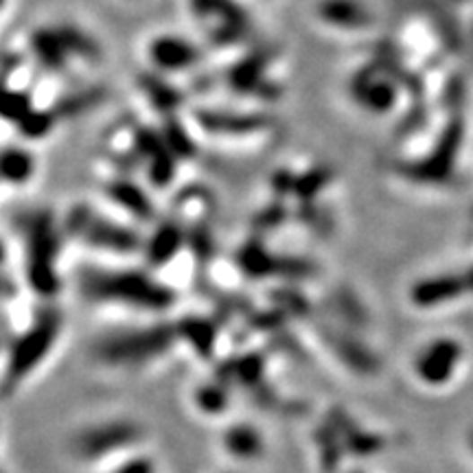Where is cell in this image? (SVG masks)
Listing matches in <instances>:
<instances>
[{
    "label": "cell",
    "mask_w": 473,
    "mask_h": 473,
    "mask_svg": "<svg viewBox=\"0 0 473 473\" xmlns=\"http://www.w3.org/2000/svg\"><path fill=\"white\" fill-rule=\"evenodd\" d=\"M62 337V313L39 311L27 328L16 333L4 357V390H20L48 362Z\"/></svg>",
    "instance_id": "7a4b0ae2"
},
{
    "label": "cell",
    "mask_w": 473,
    "mask_h": 473,
    "mask_svg": "<svg viewBox=\"0 0 473 473\" xmlns=\"http://www.w3.org/2000/svg\"><path fill=\"white\" fill-rule=\"evenodd\" d=\"M38 173V161L27 147L7 145L3 153V180L4 187L22 188L33 182Z\"/></svg>",
    "instance_id": "5bb4252c"
},
{
    "label": "cell",
    "mask_w": 473,
    "mask_h": 473,
    "mask_svg": "<svg viewBox=\"0 0 473 473\" xmlns=\"http://www.w3.org/2000/svg\"><path fill=\"white\" fill-rule=\"evenodd\" d=\"M348 94H353L360 108L372 114H388L397 108L401 91L397 82L381 68H364L353 82H348Z\"/></svg>",
    "instance_id": "30bf717a"
},
{
    "label": "cell",
    "mask_w": 473,
    "mask_h": 473,
    "mask_svg": "<svg viewBox=\"0 0 473 473\" xmlns=\"http://www.w3.org/2000/svg\"><path fill=\"white\" fill-rule=\"evenodd\" d=\"M462 287H465V283L454 276L423 278L410 290V302L419 310H432V307H441L454 301L462 292Z\"/></svg>",
    "instance_id": "7c38bea8"
},
{
    "label": "cell",
    "mask_w": 473,
    "mask_h": 473,
    "mask_svg": "<svg viewBox=\"0 0 473 473\" xmlns=\"http://www.w3.org/2000/svg\"><path fill=\"white\" fill-rule=\"evenodd\" d=\"M469 445H471V450H473V434H471V438H469Z\"/></svg>",
    "instance_id": "e0dca14e"
},
{
    "label": "cell",
    "mask_w": 473,
    "mask_h": 473,
    "mask_svg": "<svg viewBox=\"0 0 473 473\" xmlns=\"http://www.w3.org/2000/svg\"><path fill=\"white\" fill-rule=\"evenodd\" d=\"M222 388L215 386V383H206V386H202L200 390L196 392V401L197 406L202 407L206 415H219L222 410H226V399L222 397Z\"/></svg>",
    "instance_id": "9a60e30c"
},
{
    "label": "cell",
    "mask_w": 473,
    "mask_h": 473,
    "mask_svg": "<svg viewBox=\"0 0 473 473\" xmlns=\"http://www.w3.org/2000/svg\"><path fill=\"white\" fill-rule=\"evenodd\" d=\"M53 217L38 213L24 223L22 235V266L24 281L31 290L44 298L55 296L59 290L57 255L59 235L55 231Z\"/></svg>",
    "instance_id": "5b68a950"
},
{
    "label": "cell",
    "mask_w": 473,
    "mask_h": 473,
    "mask_svg": "<svg viewBox=\"0 0 473 473\" xmlns=\"http://www.w3.org/2000/svg\"><path fill=\"white\" fill-rule=\"evenodd\" d=\"M197 31L215 47H237L250 33L248 16L235 0H187Z\"/></svg>",
    "instance_id": "52a82bcc"
},
{
    "label": "cell",
    "mask_w": 473,
    "mask_h": 473,
    "mask_svg": "<svg viewBox=\"0 0 473 473\" xmlns=\"http://www.w3.org/2000/svg\"><path fill=\"white\" fill-rule=\"evenodd\" d=\"M145 430L141 423L132 419H108L79 427L68 441V450L74 460L82 465L101 467L106 460L114 465L136 454L143 445Z\"/></svg>",
    "instance_id": "3957f363"
},
{
    "label": "cell",
    "mask_w": 473,
    "mask_h": 473,
    "mask_svg": "<svg viewBox=\"0 0 473 473\" xmlns=\"http://www.w3.org/2000/svg\"><path fill=\"white\" fill-rule=\"evenodd\" d=\"M316 16L328 29L362 33L371 29V13L357 0H322Z\"/></svg>",
    "instance_id": "8fae6325"
},
{
    "label": "cell",
    "mask_w": 473,
    "mask_h": 473,
    "mask_svg": "<svg viewBox=\"0 0 473 473\" xmlns=\"http://www.w3.org/2000/svg\"><path fill=\"white\" fill-rule=\"evenodd\" d=\"M112 473H153V467L152 462H149V458L143 454H134L127 456L126 460L117 462Z\"/></svg>",
    "instance_id": "2e32d148"
},
{
    "label": "cell",
    "mask_w": 473,
    "mask_h": 473,
    "mask_svg": "<svg viewBox=\"0 0 473 473\" xmlns=\"http://www.w3.org/2000/svg\"><path fill=\"white\" fill-rule=\"evenodd\" d=\"M460 360V342L451 337H436L419 346V351L412 355L410 372L423 388H442L454 380Z\"/></svg>",
    "instance_id": "9c48e42d"
},
{
    "label": "cell",
    "mask_w": 473,
    "mask_h": 473,
    "mask_svg": "<svg viewBox=\"0 0 473 473\" xmlns=\"http://www.w3.org/2000/svg\"><path fill=\"white\" fill-rule=\"evenodd\" d=\"M79 292L92 305L143 313H162L176 301L161 278L132 267H91L79 278Z\"/></svg>",
    "instance_id": "6da1fadb"
},
{
    "label": "cell",
    "mask_w": 473,
    "mask_h": 473,
    "mask_svg": "<svg viewBox=\"0 0 473 473\" xmlns=\"http://www.w3.org/2000/svg\"><path fill=\"white\" fill-rule=\"evenodd\" d=\"M222 445L228 456L237 458L241 462L257 460L266 451L261 432L255 425H250V423H239V425L228 427L226 434L222 438Z\"/></svg>",
    "instance_id": "4fadbf2b"
},
{
    "label": "cell",
    "mask_w": 473,
    "mask_h": 473,
    "mask_svg": "<svg viewBox=\"0 0 473 473\" xmlns=\"http://www.w3.org/2000/svg\"><path fill=\"white\" fill-rule=\"evenodd\" d=\"M178 340L176 327H149L138 331H126L118 336L103 337L94 346V357L106 366L117 368H141L149 362L158 360L171 342Z\"/></svg>",
    "instance_id": "8992f818"
},
{
    "label": "cell",
    "mask_w": 473,
    "mask_h": 473,
    "mask_svg": "<svg viewBox=\"0 0 473 473\" xmlns=\"http://www.w3.org/2000/svg\"><path fill=\"white\" fill-rule=\"evenodd\" d=\"M31 53L38 66L53 74H71L99 59V48L88 33L74 24H53L33 33Z\"/></svg>",
    "instance_id": "277c9868"
},
{
    "label": "cell",
    "mask_w": 473,
    "mask_h": 473,
    "mask_svg": "<svg viewBox=\"0 0 473 473\" xmlns=\"http://www.w3.org/2000/svg\"><path fill=\"white\" fill-rule=\"evenodd\" d=\"M143 57L158 77L193 73L204 62V47L180 33H153L143 44Z\"/></svg>",
    "instance_id": "ba28073f"
}]
</instances>
